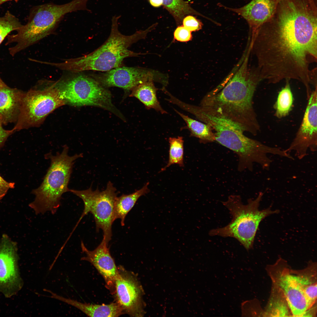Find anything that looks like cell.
I'll return each instance as SVG.
<instances>
[{"label": "cell", "instance_id": "6da1fadb", "mask_svg": "<svg viewBox=\"0 0 317 317\" xmlns=\"http://www.w3.org/2000/svg\"><path fill=\"white\" fill-rule=\"evenodd\" d=\"M272 16L250 40L263 80L269 84L296 80L306 94L317 85V6L316 0H277Z\"/></svg>", "mask_w": 317, "mask_h": 317}, {"label": "cell", "instance_id": "7a4b0ae2", "mask_svg": "<svg viewBox=\"0 0 317 317\" xmlns=\"http://www.w3.org/2000/svg\"><path fill=\"white\" fill-rule=\"evenodd\" d=\"M250 53L229 79L207 93L200 105L211 108L253 135L260 126L253 106L255 91L263 80L256 67L248 65Z\"/></svg>", "mask_w": 317, "mask_h": 317}, {"label": "cell", "instance_id": "3957f363", "mask_svg": "<svg viewBox=\"0 0 317 317\" xmlns=\"http://www.w3.org/2000/svg\"><path fill=\"white\" fill-rule=\"evenodd\" d=\"M120 16L112 19L110 35L105 41L94 51L77 58L66 59L60 63H54L53 66L73 73L86 70L106 72L121 66L125 58L143 54L129 49L132 44L146 37L148 33L155 28L153 25L144 30L137 31L130 35L122 34L118 29Z\"/></svg>", "mask_w": 317, "mask_h": 317}, {"label": "cell", "instance_id": "277c9868", "mask_svg": "<svg viewBox=\"0 0 317 317\" xmlns=\"http://www.w3.org/2000/svg\"><path fill=\"white\" fill-rule=\"evenodd\" d=\"M89 0H72L63 4L50 3L33 7L31 10L26 24L14 34L8 35L6 45L14 43L10 47L15 55L49 35L54 31L66 14L80 10L90 11L87 7Z\"/></svg>", "mask_w": 317, "mask_h": 317}, {"label": "cell", "instance_id": "5b68a950", "mask_svg": "<svg viewBox=\"0 0 317 317\" xmlns=\"http://www.w3.org/2000/svg\"><path fill=\"white\" fill-rule=\"evenodd\" d=\"M68 151V147L65 146L60 153L54 155L50 152L45 155V158L50 160V165L40 186L32 191L35 198L29 205L36 214L48 211L55 214L61 205L62 195L69 192L68 185L74 164L83 154L70 156Z\"/></svg>", "mask_w": 317, "mask_h": 317}, {"label": "cell", "instance_id": "8992f818", "mask_svg": "<svg viewBox=\"0 0 317 317\" xmlns=\"http://www.w3.org/2000/svg\"><path fill=\"white\" fill-rule=\"evenodd\" d=\"M263 195L262 192H260L255 199H248L246 205L243 203L240 195H230L222 203L232 216L231 221L225 227L212 229L209 235L233 237L247 251L251 249L260 222L267 217L279 212L277 210H272L270 208L259 210Z\"/></svg>", "mask_w": 317, "mask_h": 317}, {"label": "cell", "instance_id": "52a82bcc", "mask_svg": "<svg viewBox=\"0 0 317 317\" xmlns=\"http://www.w3.org/2000/svg\"><path fill=\"white\" fill-rule=\"evenodd\" d=\"M53 84L65 103L77 106L98 107L121 119L124 117L113 104L110 92L92 78L77 74L61 79Z\"/></svg>", "mask_w": 317, "mask_h": 317}, {"label": "cell", "instance_id": "ba28073f", "mask_svg": "<svg viewBox=\"0 0 317 317\" xmlns=\"http://www.w3.org/2000/svg\"><path fill=\"white\" fill-rule=\"evenodd\" d=\"M43 89L32 88L24 92L17 120L13 129L15 131L37 127L56 109L65 104L53 84Z\"/></svg>", "mask_w": 317, "mask_h": 317}, {"label": "cell", "instance_id": "9c48e42d", "mask_svg": "<svg viewBox=\"0 0 317 317\" xmlns=\"http://www.w3.org/2000/svg\"><path fill=\"white\" fill-rule=\"evenodd\" d=\"M69 192L81 198L84 204L83 212L75 227L84 216L89 213H91L95 221L96 231L102 230L103 239L108 245L112 236V225L115 220L114 203L118 194L113 184L109 181L106 189L102 191L98 188L93 190L91 186L86 190L70 189Z\"/></svg>", "mask_w": 317, "mask_h": 317}, {"label": "cell", "instance_id": "30bf717a", "mask_svg": "<svg viewBox=\"0 0 317 317\" xmlns=\"http://www.w3.org/2000/svg\"><path fill=\"white\" fill-rule=\"evenodd\" d=\"M119 275L115 283L116 302L124 314L132 317L143 316L144 314L142 297L143 290L135 275L122 267L118 268Z\"/></svg>", "mask_w": 317, "mask_h": 317}, {"label": "cell", "instance_id": "8fae6325", "mask_svg": "<svg viewBox=\"0 0 317 317\" xmlns=\"http://www.w3.org/2000/svg\"><path fill=\"white\" fill-rule=\"evenodd\" d=\"M311 92L302 121L296 136L285 151L295 152L301 159L307 155L308 150L314 152L317 148V87Z\"/></svg>", "mask_w": 317, "mask_h": 317}, {"label": "cell", "instance_id": "7c38bea8", "mask_svg": "<svg viewBox=\"0 0 317 317\" xmlns=\"http://www.w3.org/2000/svg\"><path fill=\"white\" fill-rule=\"evenodd\" d=\"M17 250L16 243L3 235L0 240V291L7 297L15 294L22 286Z\"/></svg>", "mask_w": 317, "mask_h": 317}, {"label": "cell", "instance_id": "4fadbf2b", "mask_svg": "<svg viewBox=\"0 0 317 317\" xmlns=\"http://www.w3.org/2000/svg\"><path fill=\"white\" fill-rule=\"evenodd\" d=\"M103 86L118 87L131 91L139 85L150 79H155L149 71L142 68L120 66L97 75L95 77Z\"/></svg>", "mask_w": 317, "mask_h": 317}, {"label": "cell", "instance_id": "5bb4252c", "mask_svg": "<svg viewBox=\"0 0 317 317\" xmlns=\"http://www.w3.org/2000/svg\"><path fill=\"white\" fill-rule=\"evenodd\" d=\"M81 246L82 252L86 254L81 260L88 261L93 265L103 277L106 287L114 294L119 271L105 241L102 239L100 245L92 251L88 250L82 241Z\"/></svg>", "mask_w": 317, "mask_h": 317}, {"label": "cell", "instance_id": "9a60e30c", "mask_svg": "<svg viewBox=\"0 0 317 317\" xmlns=\"http://www.w3.org/2000/svg\"><path fill=\"white\" fill-rule=\"evenodd\" d=\"M277 0H251L247 4L238 8L222 7L242 16L249 26L251 37H253L260 27L273 15Z\"/></svg>", "mask_w": 317, "mask_h": 317}, {"label": "cell", "instance_id": "2e32d148", "mask_svg": "<svg viewBox=\"0 0 317 317\" xmlns=\"http://www.w3.org/2000/svg\"><path fill=\"white\" fill-rule=\"evenodd\" d=\"M279 285L294 316H302L308 309L303 289V277L290 274L281 276Z\"/></svg>", "mask_w": 317, "mask_h": 317}, {"label": "cell", "instance_id": "e0dca14e", "mask_svg": "<svg viewBox=\"0 0 317 317\" xmlns=\"http://www.w3.org/2000/svg\"><path fill=\"white\" fill-rule=\"evenodd\" d=\"M24 92L9 87L0 77V119L3 125L16 122Z\"/></svg>", "mask_w": 317, "mask_h": 317}, {"label": "cell", "instance_id": "ac0fdd59", "mask_svg": "<svg viewBox=\"0 0 317 317\" xmlns=\"http://www.w3.org/2000/svg\"><path fill=\"white\" fill-rule=\"evenodd\" d=\"M61 300L77 308L89 316L118 317L124 314L122 308L116 302L108 304H93L63 297Z\"/></svg>", "mask_w": 317, "mask_h": 317}, {"label": "cell", "instance_id": "d6986e66", "mask_svg": "<svg viewBox=\"0 0 317 317\" xmlns=\"http://www.w3.org/2000/svg\"><path fill=\"white\" fill-rule=\"evenodd\" d=\"M150 79L139 85L131 90L130 96L136 97L141 102L147 109H153L162 114L167 112L161 107L158 100L157 88Z\"/></svg>", "mask_w": 317, "mask_h": 317}, {"label": "cell", "instance_id": "ffe728a7", "mask_svg": "<svg viewBox=\"0 0 317 317\" xmlns=\"http://www.w3.org/2000/svg\"><path fill=\"white\" fill-rule=\"evenodd\" d=\"M147 182L141 188L129 194H122L116 198L114 206V219H121L122 226L124 225L127 215L132 209L139 198L149 192Z\"/></svg>", "mask_w": 317, "mask_h": 317}, {"label": "cell", "instance_id": "44dd1931", "mask_svg": "<svg viewBox=\"0 0 317 317\" xmlns=\"http://www.w3.org/2000/svg\"><path fill=\"white\" fill-rule=\"evenodd\" d=\"M174 111L183 120L186 124L185 128L190 132V136L199 139L200 143L206 144L215 141L213 130L209 125L195 120L174 109Z\"/></svg>", "mask_w": 317, "mask_h": 317}, {"label": "cell", "instance_id": "7402d4cb", "mask_svg": "<svg viewBox=\"0 0 317 317\" xmlns=\"http://www.w3.org/2000/svg\"><path fill=\"white\" fill-rule=\"evenodd\" d=\"M162 6L173 17L178 25L182 23L184 18L189 15L206 17L196 11L188 2L183 0H162Z\"/></svg>", "mask_w": 317, "mask_h": 317}, {"label": "cell", "instance_id": "603a6c76", "mask_svg": "<svg viewBox=\"0 0 317 317\" xmlns=\"http://www.w3.org/2000/svg\"><path fill=\"white\" fill-rule=\"evenodd\" d=\"M289 81L286 80L285 85L279 92L274 105L275 115L279 118L286 116L292 108L294 98Z\"/></svg>", "mask_w": 317, "mask_h": 317}, {"label": "cell", "instance_id": "cb8c5ba5", "mask_svg": "<svg viewBox=\"0 0 317 317\" xmlns=\"http://www.w3.org/2000/svg\"><path fill=\"white\" fill-rule=\"evenodd\" d=\"M169 144V159L167 165L162 168L160 172L165 171L171 165H178L180 167L184 166V140L183 137H170L168 139Z\"/></svg>", "mask_w": 317, "mask_h": 317}, {"label": "cell", "instance_id": "d4e9b609", "mask_svg": "<svg viewBox=\"0 0 317 317\" xmlns=\"http://www.w3.org/2000/svg\"><path fill=\"white\" fill-rule=\"evenodd\" d=\"M22 25L18 18L9 11L0 16V45L10 33L17 31Z\"/></svg>", "mask_w": 317, "mask_h": 317}, {"label": "cell", "instance_id": "484cf974", "mask_svg": "<svg viewBox=\"0 0 317 317\" xmlns=\"http://www.w3.org/2000/svg\"><path fill=\"white\" fill-rule=\"evenodd\" d=\"M288 308L287 303L280 298L272 299L270 301L265 315L269 316H289Z\"/></svg>", "mask_w": 317, "mask_h": 317}, {"label": "cell", "instance_id": "4316f807", "mask_svg": "<svg viewBox=\"0 0 317 317\" xmlns=\"http://www.w3.org/2000/svg\"><path fill=\"white\" fill-rule=\"evenodd\" d=\"M303 289L308 307L311 308L317 298V284L311 283L308 279L303 278Z\"/></svg>", "mask_w": 317, "mask_h": 317}, {"label": "cell", "instance_id": "83f0119b", "mask_svg": "<svg viewBox=\"0 0 317 317\" xmlns=\"http://www.w3.org/2000/svg\"><path fill=\"white\" fill-rule=\"evenodd\" d=\"M182 23L184 27L191 32L200 30L203 25L200 20L190 15L185 17L183 19Z\"/></svg>", "mask_w": 317, "mask_h": 317}, {"label": "cell", "instance_id": "f1b7e54d", "mask_svg": "<svg viewBox=\"0 0 317 317\" xmlns=\"http://www.w3.org/2000/svg\"><path fill=\"white\" fill-rule=\"evenodd\" d=\"M173 36L174 40L181 42H188L192 39L191 32L183 25L178 26L176 28L174 32Z\"/></svg>", "mask_w": 317, "mask_h": 317}, {"label": "cell", "instance_id": "f546056e", "mask_svg": "<svg viewBox=\"0 0 317 317\" xmlns=\"http://www.w3.org/2000/svg\"><path fill=\"white\" fill-rule=\"evenodd\" d=\"M14 183L9 182L0 176V200L6 194L9 189L14 188Z\"/></svg>", "mask_w": 317, "mask_h": 317}, {"label": "cell", "instance_id": "4dcf8cb0", "mask_svg": "<svg viewBox=\"0 0 317 317\" xmlns=\"http://www.w3.org/2000/svg\"><path fill=\"white\" fill-rule=\"evenodd\" d=\"M3 125L0 119V147L4 145L8 137L15 132L13 129L11 130L4 129Z\"/></svg>", "mask_w": 317, "mask_h": 317}, {"label": "cell", "instance_id": "1f68e13d", "mask_svg": "<svg viewBox=\"0 0 317 317\" xmlns=\"http://www.w3.org/2000/svg\"><path fill=\"white\" fill-rule=\"evenodd\" d=\"M10 0H0V5H1V4H3V3L5 2H6L7 1H10ZM14 0L16 2H17L19 0Z\"/></svg>", "mask_w": 317, "mask_h": 317}]
</instances>
